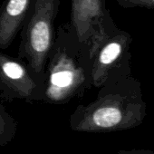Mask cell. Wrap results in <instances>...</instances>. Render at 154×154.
Returning a JSON list of instances; mask_svg holds the SVG:
<instances>
[{"label": "cell", "mask_w": 154, "mask_h": 154, "mask_svg": "<svg viewBox=\"0 0 154 154\" xmlns=\"http://www.w3.org/2000/svg\"><path fill=\"white\" fill-rule=\"evenodd\" d=\"M60 0H33L23 28L17 58L45 81V67L54 43Z\"/></svg>", "instance_id": "7a4b0ae2"}, {"label": "cell", "mask_w": 154, "mask_h": 154, "mask_svg": "<svg viewBox=\"0 0 154 154\" xmlns=\"http://www.w3.org/2000/svg\"><path fill=\"white\" fill-rule=\"evenodd\" d=\"M146 115L140 83L123 63L110 73L94 102L75 108L70 127L80 132L121 131L140 125Z\"/></svg>", "instance_id": "6da1fadb"}, {"label": "cell", "mask_w": 154, "mask_h": 154, "mask_svg": "<svg viewBox=\"0 0 154 154\" xmlns=\"http://www.w3.org/2000/svg\"><path fill=\"white\" fill-rule=\"evenodd\" d=\"M17 131V122L0 103V147L9 144Z\"/></svg>", "instance_id": "ba28073f"}, {"label": "cell", "mask_w": 154, "mask_h": 154, "mask_svg": "<svg viewBox=\"0 0 154 154\" xmlns=\"http://www.w3.org/2000/svg\"><path fill=\"white\" fill-rule=\"evenodd\" d=\"M108 11L105 0H71L70 26L81 45H91Z\"/></svg>", "instance_id": "8992f818"}, {"label": "cell", "mask_w": 154, "mask_h": 154, "mask_svg": "<svg viewBox=\"0 0 154 154\" xmlns=\"http://www.w3.org/2000/svg\"><path fill=\"white\" fill-rule=\"evenodd\" d=\"M71 33L70 23L59 27L48 57L44 101L50 103L67 102L85 81L83 68L70 55Z\"/></svg>", "instance_id": "3957f363"}, {"label": "cell", "mask_w": 154, "mask_h": 154, "mask_svg": "<svg viewBox=\"0 0 154 154\" xmlns=\"http://www.w3.org/2000/svg\"><path fill=\"white\" fill-rule=\"evenodd\" d=\"M33 0H4L0 7V50L8 48L22 30Z\"/></svg>", "instance_id": "52a82bcc"}, {"label": "cell", "mask_w": 154, "mask_h": 154, "mask_svg": "<svg viewBox=\"0 0 154 154\" xmlns=\"http://www.w3.org/2000/svg\"><path fill=\"white\" fill-rule=\"evenodd\" d=\"M132 38L129 33L120 29L113 22L110 11L101 24L98 33L89 45V58L92 61V82L101 88L110 73L124 63Z\"/></svg>", "instance_id": "277c9868"}, {"label": "cell", "mask_w": 154, "mask_h": 154, "mask_svg": "<svg viewBox=\"0 0 154 154\" xmlns=\"http://www.w3.org/2000/svg\"><path fill=\"white\" fill-rule=\"evenodd\" d=\"M117 154H154V151L150 149H131V150H120Z\"/></svg>", "instance_id": "30bf717a"}, {"label": "cell", "mask_w": 154, "mask_h": 154, "mask_svg": "<svg viewBox=\"0 0 154 154\" xmlns=\"http://www.w3.org/2000/svg\"><path fill=\"white\" fill-rule=\"evenodd\" d=\"M45 87V81L35 75L26 63L0 50V97L3 101L44 100Z\"/></svg>", "instance_id": "5b68a950"}, {"label": "cell", "mask_w": 154, "mask_h": 154, "mask_svg": "<svg viewBox=\"0 0 154 154\" xmlns=\"http://www.w3.org/2000/svg\"><path fill=\"white\" fill-rule=\"evenodd\" d=\"M119 6L124 8H154V0H116Z\"/></svg>", "instance_id": "9c48e42d"}]
</instances>
